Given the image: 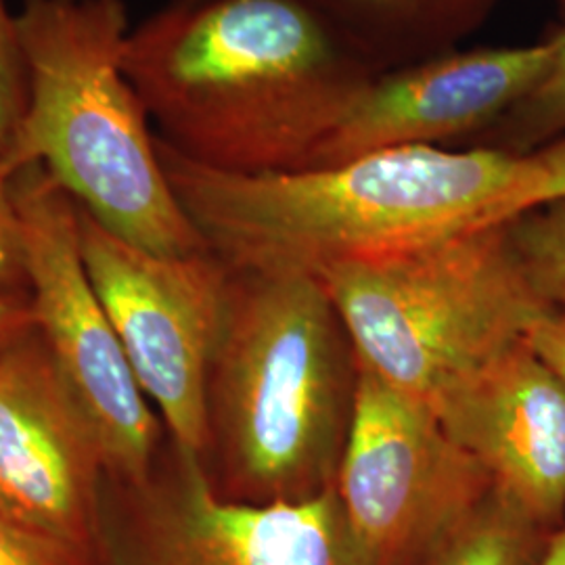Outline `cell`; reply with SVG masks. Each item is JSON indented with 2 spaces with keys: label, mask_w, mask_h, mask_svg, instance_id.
Listing matches in <instances>:
<instances>
[{
  "label": "cell",
  "mask_w": 565,
  "mask_h": 565,
  "mask_svg": "<svg viewBox=\"0 0 565 565\" xmlns=\"http://www.w3.org/2000/svg\"><path fill=\"white\" fill-rule=\"evenodd\" d=\"M226 273L203 465L237 503L317 499L335 490L354 424L356 345L317 277Z\"/></svg>",
  "instance_id": "obj_3"
},
{
  "label": "cell",
  "mask_w": 565,
  "mask_h": 565,
  "mask_svg": "<svg viewBox=\"0 0 565 565\" xmlns=\"http://www.w3.org/2000/svg\"><path fill=\"white\" fill-rule=\"evenodd\" d=\"M82 258L166 436L203 461L205 387L223 327L228 273L210 252L172 258L103 228L78 205Z\"/></svg>",
  "instance_id": "obj_9"
},
{
  "label": "cell",
  "mask_w": 565,
  "mask_h": 565,
  "mask_svg": "<svg viewBox=\"0 0 565 565\" xmlns=\"http://www.w3.org/2000/svg\"><path fill=\"white\" fill-rule=\"evenodd\" d=\"M25 109L2 162L42 166L103 228L158 256L207 252L177 200L141 97L121 70L124 0H23Z\"/></svg>",
  "instance_id": "obj_4"
},
{
  "label": "cell",
  "mask_w": 565,
  "mask_h": 565,
  "mask_svg": "<svg viewBox=\"0 0 565 565\" xmlns=\"http://www.w3.org/2000/svg\"><path fill=\"white\" fill-rule=\"evenodd\" d=\"M156 137L191 162L312 168L375 74L308 0H170L124 42Z\"/></svg>",
  "instance_id": "obj_1"
},
{
  "label": "cell",
  "mask_w": 565,
  "mask_h": 565,
  "mask_svg": "<svg viewBox=\"0 0 565 565\" xmlns=\"http://www.w3.org/2000/svg\"><path fill=\"white\" fill-rule=\"evenodd\" d=\"M559 18L546 30L553 57L543 78L465 149L482 147L511 156H530L565 137V0H557Z\"/></svg>",
  "instance_id": "obj_15"
},
{
  "label": "cell",
  "mask_w": 565,
  "mask_h": 565,
  "mask_svg": "<svg viewBox=\"0 0 565 565\" xmlns=\"http://www.w3.org/2000/svg\"><path fill=\"white\" fill-rule=\"evenodd\" d=\"M494 488L429 404L361 363L335 492L369 565H424Z\"/></svg>",
  "instance_id": "obj_8"
},
{
  "label": "cell",
  "mask_w": 565,
  "mask_h": 565,
  "mask_svg": "<svg viewBox=\"0 0 565 565\" xmlns=\"http://www.w3.org/2000/svg\"><path fill=\"white\" fill-rule=\"evenodd\" d=\"M541 565H565V524L555 530Z\"/></svg>",
  "instance_id": "obj_23"
},
{
  "label": "cell",
  "mask_w": 565,
  "mask_h": 565,
  "mask_svg": "<svg viewBox=\"0 0 565 565\" xmlns=\"http://www.w3.org/2000/svg\"><path fill=\"white\" fill-rule=\"evenodd\" d=\"M25 67L15 15L0 0V158H4L25 109Z\"/></svg>",
  "instance_id": "obj_17"
},
{
  "label": "cell",
  "mask_w": 565,
  "mask_h": 565,
  "mask_svg": "<svg viewBox=\"0 0 565 565\" xmlns=\"http://www.w3.org/2000/svg\"><path fill=\"white\" fill-rule=\"evenodd\" d=\"M553 534L494 486L424 565H541Z\"/></svg>",
  "instance_id": "obj_14"
},
{
  "label": "cell",
  "mask_w": 565,
  "mask_h": 565,
  "mask_svg": "<svg viewBox=\"0 0 565 565\" xmlns=\"http://www.w3.org/2000/svg\"><path fill=\"white\" fill-rule=\"evenodd\" d=\"M95 565L369 564L335 490L300 503H237L166 436L142 480L105 476Z\"/></svg>",
  "instance_id": "obj_6"
},
{
  "label": "cell",
  "mask_w": 565,
  "mask_h": 565,
  "mask_svg": "<svg viewBox=\"0 0 565 565\" xmlns=\"http://www.w3.org/2000/svg\"><path fill=\"white\" fill-rule=\"evenodd\" d=\"M0 565H90L76 553L0 515Z\"/></svg>",
  "instance_id": "obj_20"
},
{
  "label": "cell",
  "mask_w": 565,
  "mask_h": 565,
  "mask_svg": "<svg viewBox=\"0 0 565 565\" xmlns=\"http://www.w3.org/2000/svg\"><path fill=\"white\" fill-rule=\"evenodd\" d=\"M539 524H565V382L522 340L429 404Z\"/></svg>",
  "instance_id": "obj_12"
},
{
  "label": "cell",
  "mask_w": 565,
  "mask_h": 565,
  "mask_svg": "<svg viewBox=\"0 0 565 565\" xmlns=\"http://www.w3.org/2000/svg\"><path fill=\"white\" fill-rule=\"evenodd\" d=\"M361 363L427 404L522 342L546 306L503 223L335 264L317 277Z\"/></svg>",
  "instance_id": "obj_5"
},
{
  "label": "cell",
  "mask_w": 565,
  "mask_h": 565,
  "mask_svg": "<svg viewBox=\"0 0 565 565\" xmlns=\"http://www.w3.org/2000/svg\"><path fill=\"white\" fill-rule=\"evenodd\" d=\"M361 60L384 74L457 51L501 0H308Z\"/></svg>",
  "instance_id": "obj_13"
},
{
  "label": "cell",
  "mask_w": 565,
  "mask_h": 565,
  "mask_svg": "<svg viewBox=\"0 0 565 565\" xmlns=\"http://www.w3.org/2000/svg\"><path fill=\"white\" fill-rule=\"evenodd\" d=\"M163 172L207 252L235 273L319 277L335 264L513 216L525 156L398 147L289 172H223L156 137Z\"/></svg>",
  "instance_id": "obj_2"
},
{
  "label": "cell",
  "mask_w": 565,
  "mask_h": 565,
  "mask_svg": "<svg viewBox=\"0 0 565 565\" xmlns=\"http://www.w3.org/2000/svg\"><path fill=\"white\" fill-rule=\"evenodd\" d=\"M525 342L565 382V308H546L527 329Z\"/></svg>",
  "instance_id": "obj_21"
},
{
  "label": "cell",
  "mask_w": 565,
  "mask_h": 565,
  "mask_svg": "<svg viewBox=\"0 0 565 565\" xmlns=\"http://www.w3.org/2000/svg\"><path fill=\"white\" fill-rule=\"evenodd\" d=\"M527 174L515 200V214L565 198V137L525 156Z\"/></svg>",
  "instance_id": "obj_19"
},
{
  "label": "cell",
  "mask_w": 565,
  "mask_h": 565,
  "mask_svg": "<svg viewBox=\"0 0 565 565\" xmlns=\"http://www.w3.org/2000/svg\"><path fill=\"white\" fill-rule=\"evenodd\" d=\"M36 333L30 298L21 294H0V359Z\"/></svg>",
  "instance_id": "obj_22"
},
{
  "label": "cell",
  "mask_w": 565,
  "mask_h": 565,
  "mask_svg": "<svg viewBox=\"0 0 565 565\" xmlns=\"http://www.w3.org/2000/svg\"><path fill=\"white\" fill-rule=\"evenodd\" d=\"M548 36L518 46L450 51L375 76L324 142L312 168L398 147H467L543 78Z\"/></svg>",
  "instance_id": "obj_11"
},
{
  "label": "cell",
  "mask_w": 565,
  "mask_h": 565,
  "mask_svg": "<svg viewBox=\"0 0 565 565\" xmlns=\"http://www.w3.org/2000/svg\"><path fill=\"white\" fill-rule=\"evenodd\" d=\"M99 438L39 333L0 359V515L95 565Z\"/></svg>",
  "instance_id": "obj_10"
},
{
  "label": "cell",
  "mask_w": 565,
  "mask_h": 565,
  "mask_svg": "<svg viewBox=\"0 0 565 565\" xmlns=\"http://www.w3.org/2000/svg\"><path fill=\"white\" fill-rule=\"evenodd\" d=\"M28 287L23 231L13 198V174L0 158V294H21Z\"/></svg>",
  "instance_id": "obj_18"
},
{
  "label": "cell",
  "mask_w": 565,
  "mask_h": 565,
  "mask_svg": "<svg viewBox=\"0 0 565 565\" xmlns=\"http://www.w3.org/2000/svg\"><path fill=\"white\" fill-rule=\"evenodd\" d=\"M13 198L42 345L93 425L107 476L142 480L162 450V424L86 273L78 203L42 166L13 177Z\"/></svg>",
  "instance_id": "obj_7"
},
{
  "label": "cell",
  "mask_w": 565,
  "mask_h": 565,
  "mask_svg": "<svg viewBox=\"0 0 565 565\" xmlns=\"http://www.w3.org/2000/svg\"><path fill=\"white\" fill-rule=\"evenodd\" d=\"M505 226L534 294L551 308H565V198L520 212Z\"/></svg>",
  "instance_id": "obj_16"
}]
</instances>
